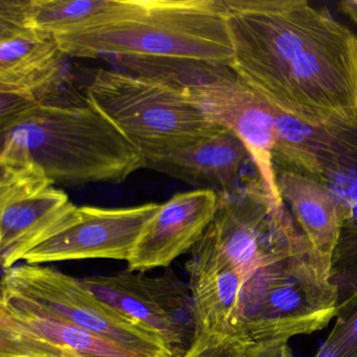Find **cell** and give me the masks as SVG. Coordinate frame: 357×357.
Wrapping results in <instances>:
<instances>
[{"label":"cell","mask_w":357,"mask_h":357,"mask_svg":"<svg viewBox=\"0 0 357 357\" xmlns=\"http://www.w3.org/2000/svg\"><path fill=\"white\" fill-rule=\"evenodd\" d=\"M0 357H154L0 298Z\"/></svg>","instance_id":"cell-13"},{"label":"cell","mask_w":357,"mask_h":357,"mask_svg":"<svg viewBox=\"0 0 357 357\" xmlns=\"http://www.w3.org/2000/svg\"><path fill=\"white\" fill-rule=\"evenodd\" d=\"M78 206L29 162L0 160V260L3 271L57 231Z\"/></svg>","instance_id":"cell-10"},{"label":"cell","mask_w":357,"mask_h":357,"mask_svg":"<svg viewBox=\"0 0 357 357\" xmlns=\"http://www.w3.org/2000/svg\"><path fill=\"white\" fill-rule=\"evenodd\" d=\"M218 204L219 194L210 189L178 193L160 204L127 262V271L167 268L191 252L212 222Z\"/></svg>","instance_id":"cell-15"},{"label":"cell","mask_w":357,"mask_h":357,"mask_svg":"<svg viewBox=\"0 0 357 357\" xmlns=\"http://www.w3.org/2000/svg\"><path fill=\"white\" fill-rule=\"evenodd\" d=\"M273 112L275 171H296L324 181L357 175V124H309Z\"/></svg>","instance_id":"cell-14"},{"label":"cell","mask_w":357,"mask_h":357,"mask_svg":"<svg viewBox=\"0 0 357 357\" xmlns=\"http://www.w3.org/2000/svg\"><path fill=\"white\" fill-rule=\"evenodd\" d=\"M144 168L164 173L197 189L227 194L238 187L240 172L252 160L243 142L218 126L197 141L165 153L143 154Z\"/></svg>","instance_id":"cell-16"},{"label":"cell","mask_w":357,"mask_h":357,"mask_svg":"<svg viewBox=\"0 0 357 357\" xmlns=\"http://www.w3.org/2000/svg\"><path fill=\"white\" fill-rule=\"evenodd\" d=\"M337 287L335 321L313 357H357V263L334 267Z\"/></svg>","instance_id":"cell-20"},{"label":"cell","mask_w":357,"mask_h":357,"mask_svg":"<svg viewBox=\"0 0 357 357\" xmlns=\"http://www.w3.org/2000/svg\"><path fill=\"white\" fill-rule=\"evenodd\" d=\"M56 37L70 57L116 56L229 68L233 61L223 0H135L114 20Z\"/></svg>","instance_id":"cell-3"},{"label":"cell","mask_w":357,"mask_h":357,"mask_svg":"<svg viewBox=\"0 0 357 357\" xmlns=\"http://www.w3.org/2000/svg\"><path fill=\"white\" fill-rule=\"evenodd\" d=\"M160 206L153 202L122 208L78 206L63 225L31 248L22 261L32 265L86 259L128 262Z\"/></svg>","instance_id":"cell-11"},{"label":"cell","mask_w":357,"mask_h":357,"mask_svg":"<svg viewBox=\"0 0 357 357\" xmlns=\"http://www.w3.org/2000/svg\"><path fill=\"white\" fill-rule=\"evenodd\" d=\"M80 280L100 300L160 334L174 357H183L196 340L191 287L171 269L158 277L126 271Z\"/></svg>","instance_id":"cell-9"},{"label":"cell","mask_w":357,"mask_h":357,"mask_svg":"<svg viewBox=\"0 0 357 357\" xmlns=\"http://www.w3.org/2000/svg\"><path fill=\"white\" fill-rule=\"evenodd\" d=\"M0 160L38 166L55 185L121 183L144 168L141 151L85 100L39 104L0 129Z\"/></svg>","instance_id":"cell-2"},{"label":"cell","mask_w":357,"mask_h":357,"mask_svg":"<svg viewBox=\"0 0 357 357\" xmlns=\"http://www.w3.org/2000/svg\"><path fill=\"white\" fill-rule=\"evenodd\" d=\"M39 104L34 98L24 93L0 91V129L5 128Z\"/></svg>","instance_id":"cell-22"},{"label":"cell","mask_w":357,"mask_h":357,"mask_svg":"<svg viewBox=\"0 0 357 357\" xmlns=\"http://www.w3.org/2000/svg\"><path fill=\"white\" fill-rule=\"evenodd\" d=\"M338 11L357 24V0H344L337 3Z\"/></svg>","instance_id":"cell-25"},{"label":"cell","mask_w":357,"mask_h":357,"mask_svg":"<svg viewBox=\"0 0 357 357\" xmlns=\"http://www.w3.org/2000/svg\"><path fill=\"white\" fill-rule=\"evenodd\" d=\"M0 298L132 350L154 357H174L160 334L100 300L78 278L52 267L22 264L3 271Z\"/></svg>","instance_id":"cell-8"},{"label":"cell","mask_w":357,"mask_h":357,"mask_svg":"<svg viewBox=\"0 0 357 357\" xmlns=\"http://www.w3.org/2000/svg\"><path fill=\"white\" fill-rule=\"evenodd\" d=\"M275 173L280 193L301 233L323 260L333 265L342 231L354 214L352 204L324 179L291 170Z\"/></svg>","instance_id":"cell-17"},{"label":"cell","mask_w":357,"mask_h":357,"mask_svg":"<svg viewBox=\"0 0 357 357\" xmlns=\"http://www.w3.org/2000/svg\"><path fill=\"white\" fill-rule=\"evenodd\" d=\"M135 0H20L26 20L54 35L104 24L126 13Z\"/></svg>","instance_id":"cell-19"},{"label":"cell","mask_w":357,"mask_h":357,"mask_svg":"<svg viewBox=\"0 0 357 357\" xmlns=\"http://www.w3.org/2000/svg\"><path fill=\"white\" fill-rule=\"evenodd\" d=\"M332 271L311 246L257 269L242 286L231 335L264 344L325 329L337 303Z\"/></svg>","instance_id":"cell-4"},{"label":"cell","mask_w":357,"mask_h":357,"mask_svg":"<svg viewBox=\"0 0 357 357\" xmlns=\"http://www.w3.org/2000/svg\"><path fill=\"white\" fill-rule=\"evenodd\" d=\"M229 68L309 124H357V36L305 0H223Z\"/></svg>","instance_id":"cell-1"},{"label":"cell","mask_w":357,"mask_h":357,"mask_svg":"<svg viewBox=\"0 0 357 357\" xmlns=\"http://www.w3.org/2000/svg\"><path fill=\"white\" fill-rule=\"evenodd\" d=\"M132 74L181 87L215 124L233 131L248 148L269 195L284 204L273 160L275 112L229 66L195 61L120 58Z\"/></svg>","instance_id":"cell-6"},{"label":"cell","mask_w":357,"mask_h":357,"mask_svg":"<svg viewBox=\"0 0 357 357\" xmlns=\"http://www.w3.org/2000/svg\"><path fill=\"white\" fill-rule=\"evenodd\" d=\"M254 342L215 332H200L183 357H246Z\"/></svg>","instance_id":"cell-21"},{"label":"cell","mask_w":357,"mask_h":357,"mask_svg":"<svg viewBox=\"0 0 357 357\" xmlns=\"http://www.w3.org/2000/svg\"><path fill=\"white\" fill-rule=\"evenodd\" d=\"M85 100L142 155L183 147L220 126L181 87L132 73L98 70Z\"/></svg>","instance_id":"cell-5"},{"label":"cell","mask_w":357,"mask_h":357,"mask_svg":"<svg viewBox=\"0 0 357 357\" xmlns=\"http://www.w3.org/2000/svg\"><path fill=\"white\" fill-rule=\"evenodd\" d=\"M189 277L198 333L231 335V323L244 284L239 271L227 263L213 262Z\"/></svg>","instance_id":"cell-18"},{"label":"cell","mask_w":357,"mask_h":357,"mask_svg":"<svg viewBox=\"0 0 357 357\" xmlns=\"http://www.w3.org/2000/svg\"><path fill=\"white\" fill-rule=\"evenodd\" d=\"M357 263V225L344 227L333 257L334 267Z\"/></svg>","instance_id":"cell-23"},{"label":"cell","mask_w":357,"mask_h":357,"mask_svg":"<svg viewBox=\"0 0 357 357\" xmlns=\"http://www.w3.org/2000/svg\"><path fill=\"white\" fill-rule=\"evenodd\" d=\"M246 357H294L288 342H271L256 344Z\"/></svg>","instance_id":"cell-24"},{"label":"cell","mask_w":357,"mask_h":357,"mask_svg":"<svg viewBox=\"0 0 357 357\" xmlns=\"http://www.w3.org/2000/svg\"><path fill=\"white\" fill-rule=\"evenodd\" d=\"M309 246L285 204L275 202L258 177L219 194L216 214L191 250L187 268L220 261L245 282L260 267Z\"/></svg>","instance_id":"cell-7"},{"label":"cell","mask_w":357,"mask_h":357,"mask_svg":"<svg viewBox=\"0 0 357 357\" xmlns=\"http://www.w3.org/2000/svg\"><path fill=\"white\" fill-rule=\"evenodd\" d=\"M66 57L56 35L26 20L20 0H0V91L50 103L63 77Z\"/></svg>","instance_id":"cell-12"}]
</instances>
